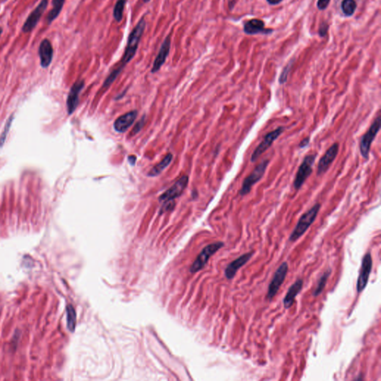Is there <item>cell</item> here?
Wrapping results in <instances>:
<instances>
[{"label":"cell","instance_id":"6da1fadb","mask_svg":"<svg viewBox=\"0 0 381 381\" xmlns=\"http://www.w3.org/2000/svg\"><path fill=\"white\" fill-rule=\"evenodd\" d=\"M145 19H144V17H142L138 22V23L136 24L134 28L132 30L131 34L128 36V43H127L125 52H124L123 57H122V60H121L120 63L108 75L107 79L104 82V85H103V88L107 89L111 84L113 83L116 79H117V77L120 74V73L123 70L124 68L134 58L136 52H137L139 43H140L141 39H142L143 33H144V29H145Z\"/></svg>","mask_w":381,"mask_h":381},{"label":"cell","instance_id":"7a4b0ae2","mask_svg":"<svg viewBox=\"0 0 381 381\" xmlns=\"http://www.w3.org/2000/svg\"><path fill=\"white\" fill-rule=\"evenodd\" d=\"M320 209H321V204L316 203L309 210H308L306 213L301 215V217L298 220L297 224L290 234L289 241L294 242V241L299 239L307 232L310 226L315 221Z\"/></svg>","mask_w":381,"mask_h":381},{"label":"cell","instance_id":"3957f363","mask_svg":"<svg viewBox=\"0 0 381 381\" xmlns=\"http://www.w3.org/2000/svg\"><path fill=\"white\" fill-rule=\"evenodd\" d=\"M269 163L270 160H268V159L263 160L258 166L255 167V168H254L253 171H252L250 175L244 179L242 185H241V190L239 192L241 196H246V195L250 193L252 186L255 185L257 182H259L262 177H263V175H264L266 168H268Z\"/></svg>","mask_w":381,"mask_h":381},{"label":"cell","instance_id":"277c9868","mask_svg":"<svg viewBox=\"0 0 381 381\" xmlns=\"http://www.w3.org/2000/svg\"><path fill=\"white\" fill-rule=\"evenodd\" d=\"M381 126V117L378 116L374 119L370 126L369 129L362 136L360 142V150L362 157L367 160L369 159L370 149L371 144L374 142L377 133L380 131Z\"/></svg>","mask_w":381,"mask_h":381},{"label":"cell","instance_id":"5b68a950","mask_svg":"<svg viewBox=\"0 0 381 381\" xmlns=\"http://www.w3.org/2000/svg\"><path fill=\"white\" fill-rule=\"evenodd\" d=\"M316 157H317L316 154L307 155L300 165L296 172V177H295L294 182H293V187L296 190H299L302 187L306 179L309 178L312 174L313 166L315 163Z\"/></svg>","mask_w":381,"mask_h":381},{"label":"cell","instance_id":"8992f818","mask_svg":"<svg viewBox=\"0 0 381 381\" xmlns=\"http://www.w3.org/2000/svg\"><path fill=\"white\" fill-rule=\"evenodd\" d=\"M224 246V243L215 242L213 244H209V245L206 246L204 249L202 250V252L198 255V258H196L194 263H192L190 268V272L192 274L198 272V271L202 270L204 268L205 265L207 263L209 258L215 254L220 249L223 247Z\"/></svg>","mask_w":381,"mask_h":381},{"label":"cell","instance_id":"52a82bcc","mask_svg":"<svg viewBox=\"0 0 381 381\" xmlns=\"http://www.w3.org/2000/svg\"><path fill=\"white\" fill-rule=\"evenodd\" d=\"M285 128H284V127H279V128L274 130V131L268 133V134L264 136V138H263V139L261 141V143L255 147V150L252 152V156H251L250 157L251 162H252V163H255V162L256 161V160H258V159L259 158V157H261V156L263 155L268 148H270V147H271L273 143H274L275 141H276V139H277L278 138H279V136L285 132Z\"/></svg>","mask_w":381,"mask_h":381},{"label":"cell","instance_id":"ba28073f","mask_svg":"<svg viewBox=\"0 0 381 381\" xmlns=\"http://www.w3.org/2000/svg\"><path fill=\"white\" fill-rule=\"evenodd\" d=\"M288 263L286 261H284L276 270L272 281H271L269 287H268V293H266V299L271 301L276 296L281 286L285 282L286 276L288 273Z\"/></svg>","mask_w":381,"mask_h":381},{"label":"cell","instance_id":"9c48e42d","mask_svg":"<svg viewBox=\"0 0 381 381\" xmlns=\"http://www.w3.org/2000/svg\"><path fill=\"white\" fill-rule=\"evenodd\" d=\"M48 5H49V0H41V3L38 4L36 9L29 14L28 18L26 19L23 26H22L21 30L23 33L28 34L34 29V28L41 20L43 14L47 10Z\"/></svg>","mask_w":381,"mask_h":381},{"label":"cell","instance_id":"30bf717a","mask_svg":"<svg viewBox=\"0 0 381 381\" xmlns=\"http://www.w3.org/2000/svg\"><path fill=\"white\" fill-rule=\"evenodd\" d=\"M373 261L371 253L367 252L362 260L360 275L357 282V293H360L365 290L369 282L370 274L372 270Z\"/></svg>","mask_w":381,"mask_h":381},{"label":"cell","instance_id":"8fae6325","mask_svg":"<svg viewBox=\"0 0 381 381\" xmlns=\"http://www.w3.org/2000/svg\"><path fill=\"white\" fill-rule=\"evenodd\" d=\"M339 146L337 142L333 144L322 156L317 166V175L321 176L327 172L330 167L332 165L336 157L339 153Z\"/></svg>","mask_w":381,"mask_h":381},{"label":"cell","instance_id":"7c38bea8","mask_svg":"<svg viewBox=\"0 0 381 381\" xmlns=\"http://www.w3.org/2000/svg\"><path fill=\"white\" fill-rule=\"evenodd\" d=\"M188 183V177L187 176H183L179 178L171 188H168L160 197L159 200L160 202L164 203L166 201H174L175 198H179L186 188Z\"/></svg>","mask_w":381,"mask_h":381},{"label":"cell","instance_id":"4fadbf2b","mask_svg":"<svg viewBox=\"0 0 381 381\" xmlns=\"http://www.w3.org/2000/svg\"><path fill=\"white\" fill-rule=\"evenodd\" d=\"M171 34H169L165 38L164 41H163L160 50H159L158 55L156 57L153 66H152V73L157 72L166 63L167 58L169 55L170 50H171Z\"/></svg>","mask_w":381,"mask_h":381},{"label":"cell","instance_id":"5bb4252c","mask_svg":"<svg viewBox=\"0 0 381 381\" xmlns=\"http://www.w3.org/2000/svg\"><path fill=\"white\" fill-rule=\"evenodd\" d=\"M84 81L79 80L77 81L70 89L69 95L67 97V101H66V106H67L68 113L69 115L72 114L75 110L79 103V95H80L81 92L83 90L84 87Z\"/></svg>","mask_w":381,"mask_h":381},{"label":"cell","instance_id":"9a60e30c","mask_svg":"<svg viewBox=\"0 0 381 381\" xmlns=\"http://www.w3.org/2000/svg\"><path fill=\"white\" fill-rule=\"evenodd\" d=\"M254 252H249L247 253L243 254L239 258H236L234 261H232L228 266H226L225 269L224 274L227 279L231 280V279H234L236 274L244 265H245L247 263L252 255H253Z\"/></svg>","mask_w":381,"mask_h":381},{"label":"cell","instance_id":"2e32d148","mask_svg":"<svg viewBox=\"0 0 381 381\" xmlns=\"http://www.w3.org/2000/svg\"><path fill=\"white\" fill-rule=\"evenodd\" d=\"M38 54H39L40 61H41V66L43 68L49 67V65L52 63L53 59L54 50L50 41L48 39H44L41 41L38 49Z\"/></svg>","mask_w":381,"mask_h":381},{"label":"cell","instance_id":"e0dca14e","mask_svg":"<svg viewBox=\"0 0 381 381\" xmlns=\"http://www.w3.org/2000/svg\"><path fill=\"white\" fill-rule=\"evenodd\" d=\"M137 115V111L132 110L131 112H127V113L121 116L114 122V129L118 133H125L134 123Z\"/></svg>","mask_w":381,"mask_h":381},{"label":"cell","instance_id":"ac0fdd59","mask_svg":"<svg viewBox=\"0 0 381 381\" xmlns=\"http://www.w3.org/2000/svg\"><path fill=\"white\" fill-rule=\"evenodd\" d=\"M244 31L249 35H255L258 34H271L274 31L273 29H266L264 23L261 20L252 19L244 24Z\"/></svg>","mask_w":381,"mask_h":381},{"label":"cell","instance_id":"d6986e66","mask_svg":"<svg viewBox=\"0 0 381 381\" xmlns=\"http://www.w3.org/2000/svg\"><path fill=\"white\" fill-rule=\"evenodd\" d=\"M303 283H304V282H303L302 279H297L293 285L290 286L283 300L284 307L285 309H290L293 306L296 296L302 290Z\"/></svg>","mask_w":381,"mask_h":381},{"label":"cell","instance_id":"ffe728a7","mask_svg":"<svg viewBox=\"0 0 381 381\" xmlns=\"http://www.w3.org/2000/svg\"><path fill=\"white\" fill-rule=\"evenodd\" d=\"M66 0H52V8L47 15V22L48 25H51L60 15Z\"/></svg>","mask_w":381,"mask_h":381},{"label":"cell","instance_id":"44dd1931","mask_svg":"<svg viewBox=\"0 0 381 381\" xmlns=\"http://www.w3.org/2000/svg\"><path fill=\"white\" fill-rule=\"evenodd\" d=\"M173 160V155L171 154H168L165 157V158L162 160L160 163H159L157 166L154 167L150 171H149L148 177H157V176L160 175L165 169L171 164V161Z\"/></svg>","mask_w":381,"mask_h":381},{"label":"cell","instance_id":"7402d4cb","mask_svg":"<svg viewBox=\"0 0 381 381\" xmlns=\"http://www.w3.org/2000/svg\"><path fill=\"white\" fill-rule=\"evenodd\" d=\"M331 274V270L328 269V271H325L323 274L322 275L320 279H319L318 282H317V287H316L315 290H314V296L317 297V296H320V294L325 289V286H326L327 282H328V278L330 277Z\"/></svg>","mask_w":381,"mask_h":381},{"label":"cell","instance_id":"603a6c76","mask_svg":"<svg viewBox=\"0 0 381 381\" xmlns=\"http://www.w3.org/2000/svg\"><path fill=\"white\" fill-rule=\"evenodd\" d=\"M357 7L355 0H344L341 3V9L346 17H352L355 14Z\"/></svg>","mask_w":381,"mask_h":381},{"label":"cell","instance_id":"cb8c5ba5","mask_svg":"<svg viewBox=\"0 0 381 381\" xmlns=\"http://www.w3.org/2000/svg\"><path fill=\"white\" fill-rule=\"evenodd\" d=\"M127 0H117L113 9L114 20L120 23L123 19L124 10L126 6Z\"/></svg>","mask_w":381,"mask_h":381},{"label":"cell","instance_id":"d4e9b609","mask_svg":"<svg viewBox=\"0 0 381 381\" xmlns=\"http://www.w3.org/2000/svg\"><path fill=\"white\" fill-rule=\"evenodd\" d=\"M66 315H67V326L69 331L73 332L75 329L76 320H77V317H76V312L74 311V308L71 304H69L66 308Z\"/></svg>","mask_w":381,"mask_h":381},{"label":"cell","instance_id":"484cf974","mask_svg":"<svg viewBox=\"0 0 381 381\" xmlns=\"http://www.w3.org/2000/svg\"><path fill=\"white\" fill-rule=\"evenodd\" d=\"M293 64V60H290L287 66L284 68L283 71H282V74H281L280 77H279V82L280 84H284L287 82V77H288L289 72H290V69H291L292 66Z\"/></svg>","mask_w":381,"mask_h":381},{"label":"cell","instance_id":"4316f807","mask_svg":"<svg viewBox=\"0 0 381 381\" xmlns=\"http://www.w3.org/2000/svg\"><path fill=\"white\" fill-rule=\"evenodd\" d=\"M13 118H14V117L12 116V117H10V119L8 120L7 122H6L4 131L3 132L1 136H0V147H2V146L3 145L5 141H6V136H7L8 133H9V130H10L11 125H12Z\"/></svg>","mask_w":381,"mask_h":381},{"label":"cell","instance_id":"83f0119b","mask_svg":"<svg viewBox=\"0 0 381 381\" xmlns=\"http://www.w3.org/2000/svg\"><path fill=\"white\" fill-rule=\"evenodd\" d=\"M144 119H145V117H143L142 119L139 120V122L134 125V128H133V129L132 130L131 132V136H134V135L137 134V133L142 130L143 126L144 125V123H145Z\"/></svg>","mask_w":381,"mask_h":381},{"label":"cell","instance_id":"f1b7e54d","mask_svg":"<svg viewBox=\"0 0 381 381\" xmlns=\"http://www.w3.org/2000/svg\"><path fill=\"white\" fill-rule=\"evenodd\" d=\"M174 206H175L174 201H166V202L163 203V206H162L161 209H160V214L164 213V212H168V211L172 210Z\"/></svg>","mask_w":381,"mask_h":381},{"label":"cell","instance_id":"f546056e","mask_svg":"<svg viewBox=\"0 0 381 381\" xmlns=\"http://www.w3.org/2000/svg\"><path fill=\"white\" fill-rule=\"evenodd\" d=\"M328 28H329L328 24L325 23V22H322L320 24V28H319V34H320V36H322V37L326 36L327 34H328Z\"/></svg>","mask_w":381,"mask_h":381},{"label":"cell","instance_id":"4dcf8cb0","mask_svg":"<svg viewBox=\"0 0 381 381\" xmlns=\"http://www.w3.org/2000/svg\"><path fill=\"white\" fill-rule=\"evenodd\" d=\"M331 0H318L317 2V8L319 10H325L328 8V5H329Z\"/></svg>","mask_w":381,"mask_h":381},{"label":"cell","instance_id":"1f68e13d","mask_svg":"<svg viewBox=\"0 0 381 381\" xmlns=\"http://www.w3.org/2000/svg\"><path fill=\"white\" fill-rule=\"evenodd\" d=\"M310 143V137L309 136H308V137L304 138V139H302V140L300 142L299 144H298V147L299 148H304V147H307L308 145H309Z\"/></svg>","mask_w":381,"mask_h":381},{"label":"cell","instance_id":"d6a6232c","mask_svg":"<svg viewBox=\"0 0 381 381\" xmlns=\"http://www.w3.org/2000/svg\"><path fill=\"white\" fill-rule=\"evenodd\" d=\"M128 161H129L130 164H131V166H135V163H136V156H129V157H128Z\"/></svg>","mask_w":381,"mask_h":381},{"label":"cell","instance_id":"836d02e7","mask_svg":"<svg viewBox=\"0 0 381 381\" xmlns=\"http://www.w3.org/2000/svg\"><path fill=\"white\" fill-rule=\"evenodd\" d=\"M266 1H268V3H269L270 5H271V6H276V5L282 3V0H266Z\"/></svg>","mask_w":381,"mask_h":381},{"label":"cell","instance_id":"e575fe53","mask_svg":"<svg viewBox=\"0 0 381 381\" xmlns=\"http://www.w3.org/2000/svg\"><path fill=\"white\" fill-rule=\"evenodd\" d=\"M3 29L2 27H0V37H1L2 34H3Z\"/></svg>","mask_w":381,"mask_h":381},{"label":"cell","instance_id":"d590c367","mask_svg":"<svg viewBox=\"0 0 381 381\" xmlns=\"http://www.w3.org/2000/svg\"><path fill=\"white\" fill-rule=\"evenodd\" d=\"M143 1H144V3H149V2L150 1V0H143Z\"/></svg>","mask_w":381,"mask_h":381},{"label":"cell","instance_id":"8d00e7d4","mask_svg":"<svg viewBox=\"0 0 381 381\" xmlns=\"http://www.w3.org/2000/svg\"><path fill=\"white\" fill-rule=\"evenodd\" d=\"M230 1H232V0H230Z\"/></svg>","mask_w":381,"mask_h":381}]
</instances>
